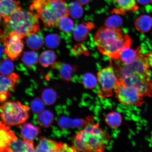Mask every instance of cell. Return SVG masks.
<instances>
[{"mask_svg": "<svg viewBox=\"0 0 152 152\" xmlns=\"http://www.w3.org/2000/svg\"><path fill=\"white\" fill-rule=\"evenodd\" d=\"M110 142L109 134L91 120L72 138V146L77 152H103Z\"/></svg>", "mask_w": 152, "mask_h": 152, "instance_id": "cell-1", "label": "cell"}, {"mask_svg": "<svg viewBox=\"0 0 152 152\" xmlns=\"http://www.w3.org/2000/svg\"><path fill=\"white\" fill-rule=\"evenodd\" d=\"M94 42L99 52L104 56L118 60L124 48L130 47L132 41L129 36L118 28L103 26L96 32Z\"/></svg>", "mask_w": 152, "mask_h": 152, "instance_id": "cell-2", "label": "cell"}, {"mask_svg": "<svg viewBox=\"0 0 152 152\" xmlns=\"http://www.w3.org/2000/svg\"><path fill=\"white\" fill-rule=\"evenodd\" d=\"M29 9L48 28L57 26L60 18L69 15L68 6L64 0H33Z\"/></svg>", "mask_w": 152, "mask_h": 152, "instance_id": "cell-3", "label": "cell"}, {"mask_svg": "<svg viewBox=\"0 0 152 152\" xmlns=\"http://www.w3.org/2000/svg\"><path fill=\"white\" fill-rule=\"evenodd\" d=\"M3 27L4 35L14 32L26 38L39 31V18L35 13L21 9L4 19Z\"/></svg>", "mask_w": 152, "mask_h": 152, "instance_id": "cell-4", "label": "cell"}, {"mask_svg": "<svg viewBox=\"0 0 152 152\" xmlns=\"http://www.w3.org/2000/svg\"><path fill=\"white\" fill-rule=\"evenodd\" d=\"M29 114L28 106L18 101H7L0 106V117L3 123L10 126L23 124Z\"/></svg>", "mask_w": 152, "mask_h": 152, "instance_id": "cell-5", "label": "cell"}, {"mask_svg": "<svg viewBox=\"0 0 152 152\" xmlns=\"http://www.w3.org/2000/svg\"><path fill=\"white\" fill-rule=\"evenodd\" d=\"M97 79L100 86L98 96L102 99L113 96L119 81L118 76L113 66L111 65L99 72Z\"/></svg>", "mask_w": 152, "mask_h": 152, "instance_id": "cell-6", "label": "cell"}, {"mask_svg": "<svg viewBox=\"0 0 152 152\" xmlns=\"http://www.w3.org/2000/svg\"><path fill=\"white\" fill-rule=\"evenodd\" d=\"M24 38H25L24 36L14 32L0 35V40L3 42L6 56L11 60L18 59L21 54L24 47Z\"/></svg>", "mask_w": 152, "mask_h": 152, "instance_id": "cell-7", "label": "cell"}, {"mask_svg": "<svg viewBox=\"0 0 152 152\" xmlns=\"http://www.w3.org/2000/svg\"><path fill=\"white\" fill-rule=\"evenodd\" d=\"M115 94L121 104L129 106L141 104L143 96L136 87L125 85L120 80Z\"/></svg>", "mask_w": 152, "mask_h": 152, "instance_id": "cell-8", "label": "cell"}, {"mask_svg": "<svg viewBox=\"0 0 152 152\" xmlns=\"http://www.w3.org/2000/svg\"><path fill=\"white\" fill-rule=\"evenodd\" d=\"M119 78L125 85L136 87L143 96L149 95L152 91V81L148 78L132 73L121 75Z\"/></svg>", "mask_w": 152, "mask_h": 152, "instance_id": "cell-9", "label": "cell"}, {"mask_svg": "<svg viewBox=\"0 0 152 152\" xmlns=\"http://www.w3.org/2000/svg\"><path fill=\"white\" fill-rule=\"evenodd\" d=\"M20 77L16 74L0 75V103L6 101L14 92Z\"/></svg>", "mask_w": 152, "mask_h": 152, "instance_id": "cell-10", "label": "cell"}, {"mask_svg": "<svg viewBox=\"0 0 152 152\" xmlns=\"http://www.w3.org/2000/svg\"><path fill=\"white\" fill-rule=\"evenodd\" d=\"M76 152L72 146L62 142H58L45 137H41L35 148V152Z\"/></svg>", "mask_w": 152, "mask_h": 152, "instance_id": "cell-11", "label": "cell"}, {"mask_svg": "<svg viewBox=\"0 0 152 152\" xmlns=\"http://www.w3.org/2000/svg\"><path fill=\"white\" fill-rule=\"evenodd\" d=\"M18 138L10 126L0 121V152H7L10 144Z\"/></svg>", "mask_w": 152, "mask_h": 152, "instance_id": "cell-12", "label": "cell"}, {"mask_svg": "<svg viewBox=\"0 0 152 152\" xmlns=\"http://www.w3.org/2000/svg\"><path fill=\"white\" fill-rule=\"evenodd\" d=\"M94 28V24L91 22H83L77 25L73 30L74 39L78 42L85 40L90 31Z\"/></svg>", "mask_w": 152, "mask_h": 152, "instance_id": "cell-13", "label": "cell"}, {"mask_svg": "<svg viewBox=\"0 0 152 152\" xmlns=\"http://www.w3.org/2000/svg\"><path fill=\"white\" fill-rule=\"evenodd\" d=\"M21 9L20 3L16 0H0V15L4 19Z\"/></svg>", "mask_w": 152, "mask_h": 152, "instance_id": "cell-14", "label": "cell"}, {"mask_svg": "<svg viewBox=\"0 0 152 152\" xmlns=\"http://www.w3.org/2000/svg\"><path fill=\"white\" fill-rule=\"evenodd\" d=\"M140 48L137 50L127 47L124 48L120 53L118 60H120L124 64H129L136 61L142 54L140 52Z\"/></svg>", "mask_w": 152, "mask_h": 152, "instance_id": "cell-15", "label": "cell"}, {"mask_svg": "<svg viewBox=\"0 0 152 152\" xmlns=\"http://www.w3.org/2000/svg\"><path fill=\"white\" fill-rule=\"evenodd\" d=\"M52 68L58 70L60 77L67 81L71 80L72 75L76 71V68L69 64L60 62H54L52 65Z\"/></svg>", "mask_w": 152, "mask_h": 152, "instance_id": "cell-16", "label": "cell"}, {"mask_svg": "<svg viewBox=\"0 0 152 152\" xmlns=\"http://www.w3.org/2000/svg\"><path fill=\"white\" fill-rule=\"evenodd\" d=\"M35 150L33 141L18 138L10 144L7 152H35Z\"/></svg>", "mask_w": 152, "mask_h": 152, "instance_id": "cell-17", "label": "cell"}, {"mask_svg": "<svg viewBox=\"0 0 152 152\" xmlns=\"http://www.w3.org/2000/svg\"><path fill=\"white\" fill-rule=\"evenodd\" d=\"M39 132V128L32 124L27 123L24 125L21 131L23 139L28 141H33L37 137Z\"/></svg>", "mask_w": 152, "mask_h": 152, "instance_id": "cell-18", "label": "cell"}, {"mask_svg": "<svg viewBox=\"0 0 152 152\" xmlns=\"http://www.w3.org/2000/svg\"><path fill=\"white\" fill-rule=\"evenodd\" d=\"M118 7V8L114 11L115 13L124 14L127 11H135L137 10L138 7L136 0H115Z\"/></svg>", "mask_w": 152, "mask_h": 152, "instance_id": "cell-19", "label": "cell"}, {"mask_svg": "<svg viewBox=\"0 0 152 152\" xmlns=\"http://www.w3.org/2000/svg\"><path fill=\"white\" fill-rule=\"evenodd\" d=\"M135 26L138 31L145 33L149 31L152 26V18L147 15L139 17L134 23Z\"/></svg>", "mask_w": 152, "mask_h": 152, "instance_id": "cell-20", "label": "cell"}, {"mask_svg": "<svg viewBox=\"0 0 152 152\" xmlns=\"http://www.w3.org/2000/svg\"><path fill=\"white\" fill-rule=\"evenodd\" d=\"M26 44L27 46L34 50H39L44 44L43 38L37 33L28 35L26 37Z\"/></svg>", "mask_w": 152, "mask_h": 152, "instance_id": "cell-21", "label": "cell"}, {"mask_svg": "<svg viewBox=\"0 0 152 152\" xmlns=\"http://www.w3.org/2000/svg\"><path fill=\"white\" fill-rule=\"evenodd\" d=\"M54 115L49 110H44L38 115L37 121L39 124L45 128H49L54 121Z\"/></svg>", "mask_w": 152, "mask_h": 152, "instance_id": "cell-22", "label": "cell"}, {"mask_svg": "<svg viewBox=\"0 0 152 152\" xmlns=\"http://www.w3.org/2000/svg\"><path fill=\"white\" fill-rule=\"evenodd\" d=\"M56 58V55L54 51L48 50L43 52L40 55L39 61L42 66L46 68L54 64Z\"/></svg>", "mask_w": 152, "mask_h": 152, "instance_id": "cell-23", "label": "cell"}, {"mask_svg": "<svg viewBox=\"0 0 152 152\" xmlns=\"http://www.w3.org/2000/svg\"><path fill=\"white\" fill-rule=\"evenodd\" d=\"M104 120L110 128L115 129L120 126L122 118L120 114L117 112H113L107 114Z\"/></svg>", "mask_w": 152, "mask_h": 152, "instance_id": "cell-24", "label": "cell"}, {"mask_svg": "<svg viewBox=\"0 0 152 152\" xmlns=\"http://www.w3.org/2000/svg\"><path fill=\"white\" fill-rule=\"evenodd\" d=\"M22 61L28 68H32L37 65L38 61V54L34 51H27L23 54Z\"/></svg>", "mask_w": 152, "mask_h": 152, "instance_id": "cell-25", "label": "cell"}, {"mask_svg": "<svg viewBox=\"0 0 152 152\" xmlns=\"http://www.w3.org/2000/svg\"><path fill=\"white\" fill-rule=\"evenodd\" d=\"M74 22L68 16L60 18L57 26L61 31L65 33H70L73 30Z\"/></svg>", "mask_w": 152, "mask_h": 152, "instance_id": "cell-26", "label": "cell"}, {"mask_svg": "<svg viewBox=\"0 0 152 152\" xmlns=\"http://www.w3.org/2000/svg\"><path fill=\"white\" fill-rule=\"evenodd\" d=\"M14 70V64L10 59L4 58L0 60V74L10 75L13 73Z\"/></svg>", "mask_w": 152, "mask_h": 152, "instance_id": "cell-27", "label": "cell"}, {"mask_svg": "<svg viewBox=\"0 0 152 152\" xmlns=\"http://www.w3.org/2000/svg\"><path fill=\"white\" fill-rule=\"evenodd\" d=\"M68 7L69 15L75 19L80 18L82 16L83 10L81 5L77 1L72 2L70 3Z\"/></svg>", "mask_w": 152, "mask_h": 152, "instance_id": "cell-28", "label": "cell"}, {"mask_svg": "<svg viewBox=\"0 0 152 152\" xmlns=\"http://www.w3.org/2000/svg\"><path fill=\"white\" fill-rule=\"evenodd\" d=\"M42 98L43 102L47 105H51L56 102L57 98L56 93L50 88H47L43 91Z\"/></svg>", "mask_w": 152, "mask_h": 152, "instance_id": "cell-29", "label": "cell"}, {"mask_svg": "<svg viewBox=\"0 0 152 152\" xmlns=\"http://www.w3.org/2000/svg\"><path fill=\"white\" fill-rule=\"evenodd\" d=\"M60 42V36L57 34H49L45 38V45L49 48H56L59 46Z\"/></svg>", "mask_w": 152, "mask_h": 152, "instance_id": "cell-30", "label": "cell"}, {"mask_svg": "<svg viewBox=\"0 0 152 152\" xmlns=\"http://www.w3.org/2000/svg\"><path fill=\"white\" fill-rule=\"evenodd\" d=\"M97 82L98 79L96 76L92 73H86L83 76L82 83L86 88L88 89L94 88L96 86Z\"/></svg>", "mask_w": 152, "mask_h": 152, "instance_id": "cell-31", "label": "cell"}, {"mask_svg": "<svg viewBox=\"0 0 152 152\" xmlns=\"http://www.w3.org/2000/svg\"><path fill=\"white\" fill-rule=\"evenodd\" d=\"M121 17L117 15H113L108 18L105 21L106 27L111 28H118L122 24Z\"/></svg>", "mask_w": 152, "mask_h": 152, "instance_id": "cell-32", "label": "cell"}, {"mask_svg": "<svg viewBox=\"0 0 152 152\" xmlns=\"http://www.w3.org/2000/svg\"><path fill=\"white\" fill-rule=\"evenodd\" d=\"M43 101L39 98H36L32 101L31 109L33 113H39L45 109V105Z\"/></svg>", "mask_w": 152, "mask_h": 152, "instance_id": "cell-33", "label": "cell"}, {"mask_svg": "<svg viewBox=\"0 0 152 152\" xmlns=\"http://www.w3.org/2000/svg\"><path fill=\"white\" fill-rule=\"evenodd\" d=\"M73 53L76 55L87 54V49L82 45L79 44L76 45L73 49Z\"/></svg>", "mask_w": 152, "mask_h": 152, "instance_id": "cell-34", "label": "cell"}, {"mask_svg": "<svg viewBox=\"0 0 152 152\" xmlns=\"http://www.w3.org/2000/svg\"><path fill=\"white\" fill-rule=\"evenodd\" d=\"M147 58L148 64L150 66L152 67V50L149 54L145 55Z\"/></svg>", "mask_w": 152, "mask_h": 152, "instance_id": "cell-35", "label": "cell"}, {"mask_svg": "<svg viewBox=\"0 0 152 152\" xmlns=\"http://www.w3.org/2000/svg\"><path fill=\"white\" fill-rule=\"evenodd\" d=\"M138 3L142 5H147L152 3V0H137Z\"/></svg>", "mask_w": 152, "mask_h": 152, "instance_id": "cell-36", "label": "cell"}, {"mask_svg": "<svg viewBox=\"0 0 152 152\" xmlns=\"http://www.w3.org/2000/svg\"><path fill=\"white\" fill-rule=\"evenodd\" d=\"M4 54L5 53L4 47L0 44V59L2 58H5Z\"/></svg>", "mask_w": 152, "mask_h": 152, "instance_id": "cell-37", "label": "cell"}, {"mask_svg": "<svg viewBox=\"0 0 152 152\" xmlns=\"http://www.w3.org/2000/svg\"><path fill=\"white\" fill-rule=\"evenodd\" d=\"M90 0H76L77 2L81 5H84L88 4L90 2Z\"/></svg>", "mask_w": 152, "mask_h": 152, "instance_id": "cell-38", "label": "cell"}, {"mask_svg": "<svg viewBox=\"0 0 152 152\" xmlns=\"http://www.w3.org/2000/svg\"><path fill=\"white\" fill-rule=\"evenodd\" d=\"M1 15H0V23H1Z\"/></svg>", "mask_w": 152, "mask_h": 152, "instance_id": "cell-39", "label": "cell"}]
</instances>
